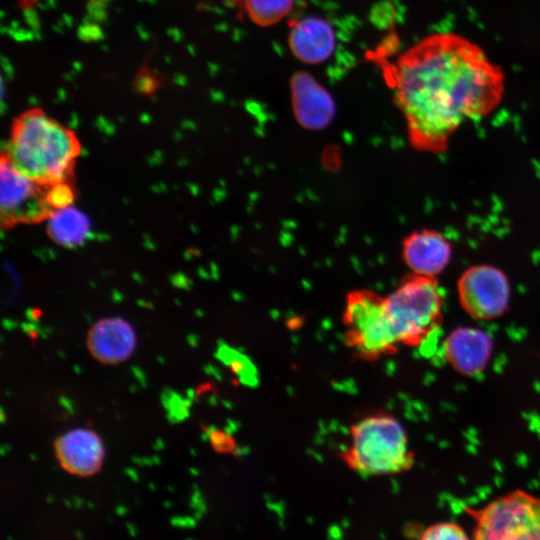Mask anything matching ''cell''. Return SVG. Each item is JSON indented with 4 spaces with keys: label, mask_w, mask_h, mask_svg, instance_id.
Here are the masks:
<instances>
[{
    "label": "cell",
    "mask_w": 540,
    "mask_h": 540,
    "mask_svg": "<svg viewBox=\"0 0 540 540\" xmlns=\"http://www.w3.org/2000/svg\"><path fill=\"white\" fill-rule=\"evenodd\" d=\"M412 146L441 153L460 125L487 116L502 101L505 76L475 43L433 33L386 68Z\"/></svg>",
    "instance_id": "6da1fadb"
},
{
    "label": "cell",
    "mask_w": 540,
    "mask_h": 540,
    "mask_svg": "<svg viewBox=\"0 0 540 540\" xmlns=\"http://www.w3.org/2000/svg\"><path fill=\"white\" fill-rule=\"evenodd\" d=\"M81 149L73 129L44 109L31 107L13 119L1 156L23 175L50 185L73 182Z\"/></svg>",
    "instance_id": "7a4b0ae2"
},
{
    "label": "cell",
    "mask_w": 540,
    "mask_h": 540,
    "mask_svg": "<svg viewBox=\"0 0 540 540\" xmlns=\"http://www.w3.org/2000/svg\"><path fill=\"white\" fill-rule=\"evenodd\" d=\"M351 443L342 452L345 464L362 476L394 475L413 467L402 424L388 413H376L350 428Z\"/></svg>",
    "instance_id": "3957f363"
},
{
    "label": "cell",
    "mask_w": 540,
    "mask_h": 540,
    "mask_svg": "<svg viewBox=\"0 0 540 540\" xmlns=\"http://www.w3.org/2000/svg\"><path fill=\"white\" fill-rule=\"evenodd\" d=\"M385 298L399 344L421 346L440 327L444 297L434 278L413 273Z\"/></svg>",
    "instance_id": "277c9868"
},
{
    "label": "cell",
    "mask_w": 540,
    "mask_h": 540,
    "mask_svg": "<svg viewBox=\"0 0 540 540\" xmlns=\"http://www.w3.org/2000/svg\"><path fill=\"white\" fill-rule=\"evenodd\" d=\"M344 342L361 359L375 361L396 353L397 338L386 298L368 289L351 291L343 313Z\"/></svg>",
    "instance_id": "5b68a950"
},
{
    "label": "cell",
    "mask_w": 540,
    "mask_h": 540,
    "mask_svg": "<svg viewBox=\"0 0 540 540\" xmlns=\"http://www.w3.org/2000/svg\"><path fill=\"white\" fill-rule=\"evenodd\" d=\"M469 513L476 539L540 540V497L523 490L509 492Z\"/></svg>",
    "instance_id": "8992f818"
},
{
    "label": "cell",
    "mask_w": 540,
    "mask_h": 540,
    "mask_svg": "<svg viewBox=\"0 0 540 540\" xmlns=\"http://www.w3.org/2000/svg\"><path fill=\"white\" fill-rule=\"evenodd\" d=\"M0 219L3 229L19 224H34L47 220L54 211L49 197V185L37 182L16 169L1 156Z\"/></svg>",
    "instance_id": "52a82bcc"
},
{
    "label": "cell",
    "mask_w": 540,
    "mask_h": 540,
    "mask_svg": "<svg viewBox=\"0 0 540 540\" xmlns=\"http://www.w3.org/2000/svg\"><path fill=\"white\" fill-rule=\"evenodd\" d=\"M457 291L464 311L477 320H492L508 309L510 286L498 268L478 265L468 268L459 278Z\"/></svg>",
    "instance_id": "ba28073f"
},
{
    "label": "cell",
    "mask_w": 540,
    "mask_h": 540,
    "mask_svg": "<svg viewBox=\"0 0 540 540\" xmlns=\"http://www.w3.org/2000/svg\"><path fill=\"white\" fill-rule=\"evenodd\" d=\"M293 111L307 129L325 128L334 118L335 104L330 93L307 72L295 73L290 81Z\"/></svg>",
    "instance_id": "9c48e42d"
},
{
    "label": "cell",
    "mask_w": 540,
    "mask_h": 540,
    "mask_svg": "<svg viewBox=\"0 0 540 540\" xmlns=\"http://www.w3.org/2000/svg\"><path fill=\"white\" fill-rule=\"evenodd\" d=\"M54 448L61 467L70 474L87 477L101 468L104 448L92 430H70L55 440Z\"/></svg>",
    "instance_id": "30bf717a"
},
{
    "label": "cell",
    "mask_w": 540,
    "mask_h": 540,
    "mask_svg": "<svg viewBox=\"0 0 540 540\" xmlns=\"http://www.w3.org/2000/svg\"><path fill=\"white\" fill-rule=\"evenodd\" d=\"M451 245L440 233L421 229L409 234L402 243V256L413 273L434 278L448 265Z\"/></svg>",
    "instance_id": "8fae6325"
},
{
    "label": "cell",
    "mask_w": 540,
    "mask_h": 540,
    "mask_svg": "<svg viewBox=\"0 0 540 540\" xmlns=\"http://www.w3.org/2000/svg\"><path fill=\"white\" fill-rule=\"evenodd\" d=\"M136 346L132 326L120 317L97 321L87 335L91 355L103 364H118L130 358Z\"/></svg>",
    "instance_id": "7c38bea8"
},
{
    "label": "cell",
    "mask_w": 540,
    "mask_h": 540,
    "mask_svg": "<svg viewBox=\"0 0 540 540\" xmlns=\"http://www.w3.org/2000/svg\"><path fill=\"white\" fill-rule=\"evenodd\" d=\"M492 350L493 342L489 334L471 327L455 329L444 343L448 362L464 375L481 373L488 364Z\"/></svg>",
    "instance_id": "4fadbf2b"
},
{
    "label": "cell",
    "mask_w": 540,
    "mask_h": 540,
    "mask_svg": "<svg viewBox=\"0 0 540 540\" xmlns=\"http://www.w3.org/2000/svg\"><path fill=\"white\" fill-rule=\"evenodd\" d=\"M288 42L297 59L308 64H317L332 55L336 37L332 26L326 20L309 16L293 24Z\"/></svg>",
    "instance_id": "5bb4252c"
},
{
    "label": "cell",
    "mask_w": 540,
    "mask_h": 540,
    "mask_svg": "<svg viewBox=\"0 0 540 540\" xmlns=\"http://www.w3.org/2000/svg\"><path fill=\"white\" fill-rule=\"evenodd\" d=\"M91 231L87 216L72 205L56 209L47 219V233L58 245L72 248L83 244Z\"/></svg>",
    "instance_id": "9a60e30c"
},
{
    "label": "cell",
    "mask_w": 540,
    "mask_h": 540,
    "mask_svg": "<svg viewBox=\"0 0 540 540\" xmlns=\"http://www.w3.org/2000/svg\"><path fill=\"white\" fill-rule=\"evenodd\" d=\"M245 11L255 24L271 26L292 9L294 0H243Z\"/></svg>",
    "instance_id": "2e32d148"
},
{
    "label": "cell",
    "mask_w": 540,
    "mask_h": 540,
    "mask_svg": "<svg viewBox=\"0 0 540 540\" xmlns=\"http://www.w3.org/2000/svg\"><path fill=\"white\" fill-rule=\"evenodd\" d=\"M161 402L167 410V419L170 423H177L188 417V408L192 401L190 398L182 399L179 394L173 392L170 388H165L161 394Z\"/></svg>",
    "instance_id": "e0dca14e"
},
{
    "label": "cell",
    "mask_w": 540,
    "mask_h": 540,
    "mask_svg": "<svg viewBox=\"0 0 540 540\" xmlns=\"http://www.w3.org/2000/svg\"><path fill=\"white\" fill-rule=\"evenodd\" d=\"M421 539L442 540V539H468L466 531L453 522H441L427 527L421 537Z\"/></svg>",
    "instance_id": "ac0fdd59"
},
{
    "label": "cell",
    "mask_w": 540,
    "mask_h": 540,
    "mask_svg": "<svg viewBox=\"0 0 540 540\" xmlns=\"http://www.w3.org/2000/svg\"><path fill=\"white\" fill-rule=\"evenodd\" d=\"M48 197L54 210L72 205L75 199L73 182H59L50 184Z\"/></svg>",
    "instance_id": "d6986e66"
},
{
    "label": "cell",
    "mask_w": 540,
    "mask_h": 540,
    "mask_svg": "<svg viewBox=\"0 0 540 540\" xmlns=\"http://www.w3.org/2000/svg\"><path fill=\"white\" fill-rule=\"evenodd\" d=\"M207 432L215 450L230 451L233 450V442L229 435L219 432L215 427H210Z\"/></svg>",
    "instance_id": "ffe728a7"
},
{
    "label": "cell",
    "mask_w": 540,
    "mask_h": 540,
    "mask_svg": "<svg viewBox=\"0 0 540 540\" xmlns=\"http://www.w3.org/2000/svg\"><path fill=\"white\" fill-rule=\"evenodd\" d=\"M131 370L133 374L136 376V378L138 379V381L140 382V384L142 385V387L146 388L147 382H146V376L143 370L138 366H132Z\"/></svg>",
    "instance_id": "44dd1931"
},
{
    "label": "cell",
    "mask_w": 540,
    "mask_h": 540,
    "mask_svg": "<svg viewBox=\"0 0 540 540\" xmlns=\"http://www.w3.org/2000/svg\"><path fill=\"white\" fill-rule=\"evenodd\" d=\"M59 404L64 407L68 413L70 414H73L74 412V409H73V404L72 402L66 397V396H60L59 399Z\"/></svg>",
    "instance_id": "7402d4cb"
},
{
    "label": "cell",
    "mask_w": 540,
    "mask_h": 540,
    "mask_svg": "<svg viewBox=\"0 0 540 540\" xmlns=\"http://www.w3.org/2000/svg\"><path fill=\"white\" fill-rule=\"evenodd\" d=\"M170 523L176 527H188L187 517L175 516L171 518Z\"/></svg>",
    "instance_id": "603a6c76"
},
{
    "label": "cell",
    "mask_w": 540,
    "mask_h": 540,
    "mask_svg": "<svg viewBox=\"0 0 540 540\" xmlns=\"http://www.w3.org/2000/svg\"><path fill=\"white\" fill-rule=\"evenodd\" d=\"M125 473L135 482L139 480L138 474L132 468H126Z\"/></svg>",
    "instance_id": "cb8c5ba5"
},
{
    "label": "cell",
    "mask_w": 540,
    "mask_h": 540,
    "mask_svg": "<svg viewBox=\"0 0 540 540\" xmlns=\"http://www.w3.org/2000/svg\"><path fill=\"white\" fill-rule=\"evenodd\" d=\"M153 448L156 450V451H159L161 449L164 448V442L161 438H157L156 441L154 442L153 444Z\"/></svg>",
    "instance_id": "d4e9b609"
},
{
    "label": "cell",
    "mask_w": 540,
    "mask_h": 540,
    "mask_svg": "<svg viewBox=\"0 0 540 540\" xmlns=\"http://www.w3.org/2000/svg\"><path fill=\"white\" fill-rule=\"evenodd\" d=\"M73 506L77 509L81 508L82 506V499L79 497L74 496L72 498Z\"/></svg>",
    "instance_id": "484cf974"
},
{
    "label": "cell",
    "mask_w": 540,
    "mask_h": 540,
    "mask_svg": "<svg viewBox=\"0 0 540 540\" xmlns=\"http://www.w3.org/2000/svg\"><path fill=\"white\" fill-rule=\"evenodd\" d=\"M115 512L117 515L123 516L128 512V510L124 506H117Z\"/></svg>",
    "instance_id": "4316f807"
},
{
    "label": "cell",
    "mask_w": 540,
    "mask_h": 540,
    "mask_svg": "<svg viewBox=\"0 0 540 540\" xmlns=\"http://www.w3.org/2000/svg\"><path fill=\"white\" fill-rule=\"evenodd\" d=\"M126 527H127L128 531H129L130 535L135 537L136 534H137L135 527L131 523H127Z\"/></svg>",
    "instance_id": "83f0119b"
},
{
    "label": "cell",
    "mask_w": 540,
    "mask_h": 540,
    "mask_svg": "<svg viewBox=\"0 0 540 540\" xmlns=\"http://www.w3.org/2000/svg\"><path fill=\"white\" fill-rule=\"evenodd\" d=\"M132 461L137 465L144 466L143 458L141 457H133Z\"/></svg>",
    "instance_id": "f1b7e54d"
},
{
    "label": "cell",
    "mask_w": 540,
    "mask_h": 540,
    "mask_svg": "<svg viewBox=\"0 0 540 540\" xmlns=\"http://www.w3.org/2000/svg\"><path fill=\"white\" fill-rule=\"evenodd\" d=\"M10 449V447L7 445V444H4L2 447H1V455H5L6 452H8Z\"/></svg>",
    "instance_id": "f546056e"
},
{
    "label": "cell",
    "mask_w": 540,
    "mask_h": 540,
    "mask_svg": "<svg viewBox=\"0 0 540 540\" xmlns=\"http://www.w3.org/2000/svg\"><path fill=\"white\" fill-rule=\"evenodd\" d=\"M152 460L154 464L159 465L161 463V460L157 455L152 456Z\"/></svg>",
    "instance_id": "4dcf8cb0"
},
{
    "label": "cell",
    "mask_w": 540,
    "mask_h": 540,
    "mask_svg": "<svg viewBox=\"0 0 540 540\" xmlns=\"http://www.w3.org/2000/svg\"><path fill=\"white\" fill-rule=\"evenodd\" d=\"M188 398L193 399L194 397V391L190 388L187 390Z\"/></svg>",
    "instance_id": "1f68e13d"
},
{
    "label": "cell",
    "mask_w": 540,
    "mask_h": 540,
    "mask_svg": "<svg viewBox=\"0 0 540 540\" xmlns=\"http://www.w3.org/2000/svg\"><path fill=\"white\" fill-rule=\"evenodd\" d=\"M73 369L77 374L81 373V368L77 364L73 366Z\"/></svg>",
    "instance_id": "d6a6232c"
},
{
    "label": "cell",
    "mask_w": 540,
    "mask_h": 540,
    "mask_svg": "<svg viewBox=\"0 0 540 540\" xmlns=\"http://www.w3.org/2000/svg\"><path fill=\"white\" fill-rule=\"evenodd\" d=\"M64 503H65V505H66L67 507H69V508H71V507L73 506L72 500H71V502H70L69 500L66 499V500H64Z\"/></svg>",
    "instance_id": "836d02e7"
},
{
    "label": "cell",
    "mask_w": 540,
    "mask_h": 540,
    "mask_svg": "<svg viewBox=\"0 0 540 540\" xmlns=\"http://www.w3.org/2000/svg\"><path fill=\"white\" fill-rule=\"evenodd\" d=\"M0 413H1V418H0V421H1V423H4V421H5V417H4V411H3V409H2V408H1V412H0Z\"/></svg>",
    "instance_id": "e575fe53"
},
{
    "label": "cell",
    "mask_w": 540,
    "mask_h": 540,
    "mask_svg": "<svg viewBox=\"0 0 540 540\" xmlns=\"http://www.w3.org/2000/svg\"><path fill=\"white\" fill-rule=\"evenodd\" d=\"M130 391H131V392H136V391H137V386L131 385V386H130Z\"/></svg>",
    "instance_id": "d590c367"
},
{
    "label": "cell",
    "mask_w": 540,
    "mask_h": 540,
    "mask_svg": "<svg viewBox=\"0 0 540 540\" xmlns=\"http://www.w3.org/2000/svg\"><path fill=\"white\" fill-rule=\"evenodd\" d=\"M164 507L169 509V508L171 507L170 502H168V501L166 500V501L164 502Z\"/></svg>",
    "instance_id": "8d00e7d4"
},
{
    "label": "cell",
    "mask_w": 540,
    "mask_h": 540,
    "mask_svg": "<svg viewBox=\"0 0 540 540\" xmlns=\"http://www.w3.org/2000/svg\"><path fill=\"white\" fill-rule=\"evenodd\" d=\"M75 535L77 538H82V533L80 531H76Z\"/></svg>",
    "instance_id": "74e56055"
},
{
    "label": "cell",
    "mask_w": 540,
    "mask_h": 540,
    "mask_svg": "<svg viewBox=\"0 0 540 540\" xmlns=\"http://www.w3.org/2000/svg\"><path fill=\"white\" fill-rule=\"evenodd\" d=\"M46 501L49 502V503L53 502V497H52V496H48V497L46 498Z\"/></svg>",
    "instance_id": "f35d334b"
},
{
    "label": "cell",
    "mask_w": 540,
    "mask_h": 540,
    "mask_svg": "<svg viewBox=\"0 0 540 540\" xmlns=\"http://www.w3.org/2000/svg\"><path fill=\"white\" fill-rule=\"evenodd\" d=\"M157 360L161 363V364H164V360L161 356H158L157 357Z\"/></svg>",
    "instance_id": "ab89813d"
},
{
    "label": "cell",
    "mask_w": 540,
    "mask_h": 540,
    "mask_svg": "<svg viewBox=\"0 0 540 540\" xmlns=\"http://www.w3.org/2000/svg\"><path fill=\"white\" fill-rule=\"evenodd\" d=\"M87 505L90 507V509H94V506L91 502H87Z\"/></svg>",
    "instance_id": "60d3db41"
},
{
    "label": "cell",
    "mask_w": 540,
    "mask_h": 540,
    "mask_svg": "<svg viewBox=\"0 0 540 540\" xmlns=\"http://www.w3.org/2000/svg\"><path fill=\"white\" fill-rule=\"evenodd\" d=\"M190 472L195 474V475L197 474V471L195 469H193V468L190 469Z\"/></svg>",
    "instance_id": "b9f144b4"
},
{
    "label": "cell",
    "mask_w": 540,
    "mask_h": 540,
    "mask_svg": "<svg viewBox=\"0 0 540 540\" xmlns=\"http://www.w3.org/2000/svg\"><path fill=\"white\" fill-rule=\"evenodd\" d=\"M149 487H150L152 490H155V486L153 485V483H149Z\"/></svg>",
    "instance_id": "7bdbcfd3"
},
{
    "label": "cell",
    "mask_w": 540,
    "mask_h": 540,
    "mask_svg": "<svg viewBox=\"0 0 540 540\" xmlns=\"http://www.w3.org/2000/svg\"><path fill=\"white\" fill-rule=\"evenodd\" d=\"M167 488H168L171 492H174V490L172 489L171 486H168Z\"/></svg>",
    "instance_id": "ee69618b"
},
{
    "label": "cell",
    "mask_w": 540,
    "mask_h": 540,
    "mask_svg": "<svg viewBox=\"0 0 540 540\" xmlns=\"http://www.w3.org/2000/svg\"><path fill=\"white\" fill-rule=\"evenodd\" d=\"M229 1H234V2H236V1H239V0H229Z\"/></svg>",
    "instance_id": "f6af8a7d"
},
{
    "label": "cell",
    "mask_w": 540,
    "mask_h": 540,
    "mask_svg": "<svg viewBox=\"0 0 540 540\" xmlns=\"http://www.w3.org/2000/svg\"><path fill=\"white\" fill-rule=\"evenodd\" d=\"M91 1H94V0H91Z\"/></svg>",
    "instance_id": "bcb514c9"
}]
</instances>
